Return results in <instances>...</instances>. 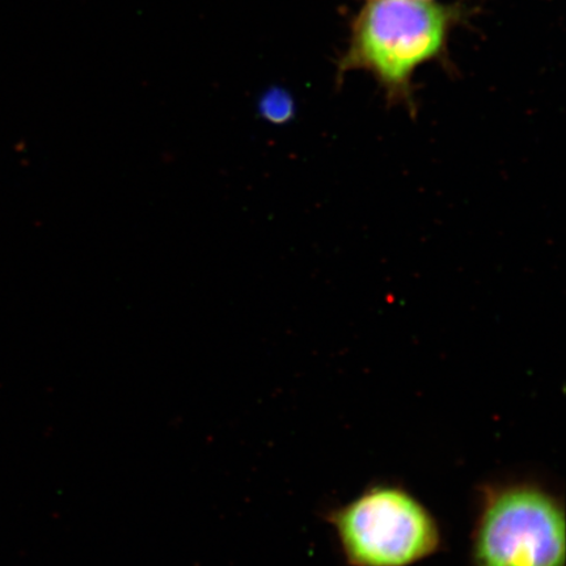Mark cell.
<instances>
[{"label":"cell","instance_id":"4","mask_svg":"<svg viewBox=\"0 0 566 566\" xmlns=\"http://www.w3.org/2000/svg\"><path fill=\"white\" fill-rule=\"evenodd\" d=\"M261 112L273 123H285L292 116L293 103L282 92H273L261 102Z\"/></svg>","mask_w":566,"mask_h":566},{"label":"cell","instance_id":"1","mask_svg":"<svg viewBox=\"0 0 566 566\" xmlns=\"http://www.w3.org/2000/svg\"><path fill=\"white\" fill-rule=\"evenodd\" d=\"M459 10L433 0H367L354 18L337 75L365 71L384 88L389 104L416 111L413 76L441 60Z\"/></svg>","mask_w":566,"mask_h":566},{"label":"cell","instance_id":"3","mask_svg":"<svg viewBox=\"0 0 566 566\" xmlns=\"http://www.w3.org/2000/svg\"><path fill=\"white\" fill-rule=\"evenodd\" d=\"M349 566H413L441 551L440 522L405 486H367L325 515Z\"/></svg>","mask_w":566,"mask_h":566},{"label":"cell","instance_id":"2","mask_svg":"<svg viewBox=\"0 0 566 566\" xmlns=\"http://www.w3.org/2000/svg\"><path fill=\"white\" fill-rule=\"evenodd\" d=\"M564 502L535 481L483 486L471 534L473 566H565Z\"/></svg>","mask_w":566,"mask_h":566}]
</instances>
